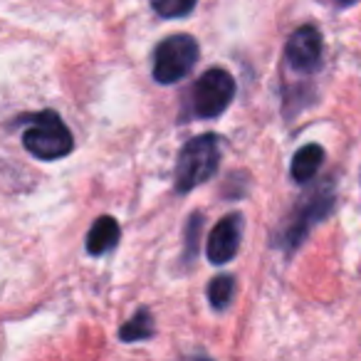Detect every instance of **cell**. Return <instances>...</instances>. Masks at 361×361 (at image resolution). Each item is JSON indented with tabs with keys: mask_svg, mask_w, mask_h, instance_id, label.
Wrapping results in <instances>:
<instances>
[{
	"mask_svg": "<svg viewBox=\"0 0 361 361\" xmlns=\"http://www.w3.org/2000/svg\"><path fill=\"white\" fill-rule=\"evenodd\" d=\"M221 136L218 134H201L186 141L176 159V191L188 193L196 186L213 178L221 164Z\"/></svg>",
	"mask_w": 361,
	"mask_h": 361,
	"instance_id": "cell-1",
	"label": "cell"
},
{
	"mask_svg": "<svg viewBox=\"0 0 361 361\" xmlns=\"http://www.w3.org/2000/svg\"><path fill=\"white\" fill-rule=\"evenodd\" d=\"M336 198H334V186L331 180H324L322 186L307 191L300 198V203L295 206V211L290 213L285 223H282L280 233H277V247H285V250H297L302 245V240L307 238L310 228L314 223L324 221L326 216L334 208Z\"/></svg>",
	"mask_w": 361,
	"mask_h": 361,
	"instance_id": "cell-2",
	"label": "cell"
},
{
	"mask_svg": "<svg viewBox=\"0 0 361 361\" xmlns=\"http://www.w3.org/2000/svg\"><path fill=\"white\" fill-rule=\"evenodd\" d=\"M23 146L40 161L65 159L75 149V136L60 114L42 111L32 116V126L23 131Z\"/></svg>",
	"mask_w": 361,
	"mask_h": 361,
	"instance_id": "cell-3",
	"label": "cell"
},
{
	"mask_svg": "<svg viewBox=\"0 0 361 361\" xmlns=\"http://www.w3.org/2000/svg\"><path fill=\"white\" fill-rule=\"evenodd\" d=\"M198 55L201 50L191 35L186 32L169 35L154 50V80L159 85H176L196 67Z\"/></svg>",
	"mask_w": 361,
	"mask_h": 361,
	"instance_id": "cell-4",
	"label": "cell"
},
{
	"mask_svg": "<svg viewBox=\"0 0 361 361\" xmlns=\"http://www.w3.org/2000/svg\"><path fill=\"white\" fill-rule=\"evenodd\" d=\"M235 97V80L223 67L206 70L193 85V114L198 119H216Z\"/></svg>",
	"mask_w": 361,
	"mask_h": 361,
	"instance_id": "cell-5",
	"label": "cell"
},
{
	"mask_svg": "<svg viewBox=\"0 0 361 361\" xmlns=\"http://www.w3.org/2000/svg\"><path fill=\"white\" fill-rule=\"evenodd\" d=\"M322 52H324V42H322V32L314 25L297 27L285 47V57L290 67L302 75H312L319 70Z\"/></svg>",
	"mask_w": 361,
	"mask_h": 361,
	"instance_id": "cell-6",
	"label": "cell"
},
{
	"mask_svg": "<svg viewBox=\"0 0 361 361\" xmlns=\"http://www.w3.org/2000/svg\"><path fill=\"white\" fill-rule=\"evenodd\" d=\"M243 240V213H228L208 235V260L211 265H226L238 255Z\"/></svg>",
	"mask_w": 361,
	"mask_h": 361,
	"instance_id": "cell-7",
	"label": "cell"
},
{
	"mask_svg": "<svg viewBox=\"0 0 361 361\" xmlns=\"http://www.w3.org/2000/svg\"><path fill=\"white\" fill-rule=\"evenodd\" d=\"M121 228L111 216H102L92 223L90 233H87V252L90 255H104L119 243Z\"/></svg>",
	"mask_w": 361,
	"mask_h": 361,
	"instance_id": "cell-8",
	"label": "cell"
},
{
	"mask_svg": "<svg viewBox=\"0 0 361 361\" xmlns=\"http://www.w3.org/2000/svg\"><path fill=\"white\" fill-rule=\"evenodd\" d=\"M322 164H324V149L319 144H307L292 156L290 173L297 183H310L317 176V171L322 169Z\"/></svg>",
	"mask_w": 361,
	"mask_h": 361,
	"instance_id": "cell-9",
	"label": "cell"
},
{
	"mask_svg": "<svg viewBox=\"0 0 361 361\" xmlns=\"http://www.w3.org/2000/svg\"><path fill=\"white\" fill-rule=\"evenodd\" d=\"M154 334H156L154 317H151V312L146 310V307H141V310L136 312L126 324H121V329H119L121 341H146Z\"/></svg>",
	"mask_w": 361,
	"mask_h": 361,
	"instance_id": "cell-10",
	"label": "cell"
},
{
	"mask_svg": "<svg viewBox=\"0 0 361 361\" xmlns=\"http://www.w3.org/2000/svg\"><path fill=\"white\" fill-rule=\"evenodd\" d=\"M203 221H206L203 213H193L186 223V233H183V243H186V247H183V255H180V262H183L186 267L198 257V243H201Z\"/></svg>",
	"mask_w": 361,
	"mask_h": 361,
	"instance_id": "cell-11",
	"label": "cell"
},
{
	"mask_svg": "<svg viewBox=\"0 0 361 361\" xmlns=\"http://www.w3.org/2000/svg\"><path fill=\"white\" fill-rule=\"evenodd\" d=\"M235 295V280L231 275H218L208 282V300L216 310H226Z\"/></svg>",
	"mask_w": 361,
	"mask_h": 361,
	"instance_id": "cell-12",
	"label": "cell"
},
{
	"mask_svg": "<svg viewBox=\"0 0 361 361\" xmlns=\"http://www.w3.org/2000/svg\"><path fill=\"white\" fill-rule=\"evenodd\" d=\"M198 0H151V8L161 18H183L193 13Z\"/></svg>",
	"mask_w": 361,
	"mask_h": 361,
	"instance_id": "cell-13",
	"label": "cell"
},
{
	"mask_svg": "<svg viewBox=\"0 0 361 361\" xmlns=\"http://www.w3.org/2000/svg\"><path fill=\"white\" fill-rule=\"evenodd\" d=\"M354 3H359V0H336V6H341V8H349V6H354Z\"/></svg>",
	"mask_w": 361,
	"mask_h": 361,
	"instance_id": "cell-14",
	"label": "cell"
},
{
	"mask_svg": "<svg viewBox=\"0 0 361 361\" xmlns=\"http://www.w3.org/2000/svg\"><path fill=\"white\" fill-rule=\"evenodd\" d=\"M193 361H211V359H193Z\"/></svg>",
	"mask_w": 361,
	"mask_h": 361,
	"instance_id": "cell-15",
	"label": "cell"
}]
</instances>
